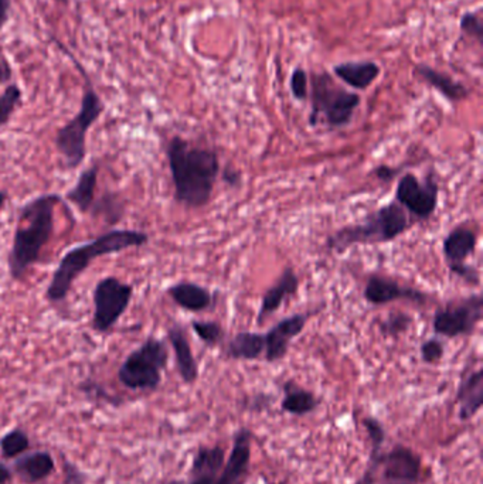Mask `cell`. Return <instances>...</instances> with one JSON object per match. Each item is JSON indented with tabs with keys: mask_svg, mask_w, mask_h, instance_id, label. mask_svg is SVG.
<instances>
[{
	"mask_svg": "<svg viewBox=\"0 0 483 484\" xmlns=\"http://www.w3.org/2000/svg\"><path fill=\"white\" fill-rule=\"evenodd\" d=\"M166 158L175 189V200L188 208L208 206L221 171L217 152L210 148L192 145L182 136H173L166 145Z\"/></svg>",
	"mask_w": 483,
	"mask_h": 484,
	"instance_id": "1",
	"label": "cell"
},
{
	"mask_svg": "<svg viewBox=\"0 0 483 484\" xmlns=\"http://www.w3.org/2000/svg\"><path fill=\"white\" fill-rule=\"evenodd\" d=\"M62 201L59 194H42L20 210L12 248L7 256L10 278L22 281L39 261L43 248L54 233V208Z\"/></svg>",
	"mask_w": 483,
	"mask_h": 484,
	"instance_id": "2",
	"label": "cell"
},
{
	"mask_svg": "<svg viewBox=\"0 0 483 484\" xmlns=\"http://www.w3.org/2000/svg\"><path fill=\"white\" fill-rule=\"evenodd\" d=\"M150 242V236L138 229H111L108 233L70 249L53 274L47 286L46 297L50 304L57 305L69 296L72 285L95 259L117 254L130 248H140Z\"/></svg>",
	"mask_w": 483,
	"mask_h": 484,
	"instance_id": "3",
	"label": "cell"
},
{
	"mask_svg": "<svg viewBox=\"0 0 483 484\" xmlns=\"http://www.w3.org/2000/svg\"><path fill=\"white\" fill-rule=\"evenodd\" d=\"M411 218L397 201L382 206L370 213L363 223L351 224L336 229L326 238L328 251L343 254L356 246H372L394 241L411 227Z\"/></svg>",
	"mask_w": 483,
	"mask_h": 484,
	"instance_id": "4",
	"label": "cell"
},
{
	"mask_svg": "<svg viewBox=\"0 0 483 484\" xmlns=\"http://www.w3.org/2000/svg\"><path fill=\"white\" fill-rule=\"evenodd\" d=\"M57 45H60L59 42H57ZM64 52L69 54L80 74L84 77V90H82L80 110L72 117V120H70L57 131L54 140L57 152L64 159L65 166L70 170H74L84 163L85 156H87L88 131L92 130V126L100 120L105 107L82 65L75 62L72 53L67 52V50Z\"/></svg>",
	"mask_w": 483,
	"mask_h": 484,
	"instance_id": "5",
	"label": "cell"
},
{
	"mask_svg": "<svg viewBox=\"0 0 483 484\" xmlns=\"http://www.w3.org/2000/svg\"><path fill=\"white\" fill-rule=\"evenodd\" d=\"M311 113L309 125L324 123L329 130H341L353 120L361 105V95L339 85L328 72L309 75Z\"/></svg>",
	"mask_w": 483,
	"mask_h": 484,
	"instance_id": "6",
	"label": "cell"
},
{
	"mask_svg": "<svg viewBox=\"0 0 483 484\" xmlns=\"http://www.w3.org/2000/svg\"><path fill=\"white\" fill-rule=\"evenodd\" d=\"M169 363V350L163 340L148 337L123 360L118 380L132 391H153L162 382V373Z\"/></svg>",
	"mask_w": 483,
	"mask_h": 484,
	"instance_id": "7",
	"label": "cell"
},
{
	"mask_svg": "<svg viewBox=\"0 0 483 484\" xmlns=\"http://www.w3.org/2000/svg\"><path fill=\"white\" fill-rule=\"evenodd\" d=\"M483 317V296L480 294L457 297L435 310L432 330L435 336L457 339L474 334Z\"/></svg>",
	"mask_w": 483,
	"mask_h": 484,
	"instance_id": "8",
	"label": "cell"
},
{
	"mask_svg": "<svg viewBox=\"0 0 483 484\" xmlns=\"http://www.w3.org/2000/svg\"><path fill=\"white\" fill-rule=\"evenodd\" d=\"M132 296V285L120 281L117 276L101 279L92 292V329L97 333L110 332L127 312Z\"/></svg>",
	"mask_w": 483,
	"mask_h": 484,
	"instance_id": "9",
	"label": "cell"
},
{
	"mask_svg": "<svg viewBox=\"0 0 483 484\" xmlns=\"http://www.w3.org/2000/svg\"><path fill=\"white\" fill-rule=\"evenodd\" d=\"M369 459L377 465L379 484H420L424 480L422 458L410 446L396 443Z\"/></svg>",
	"mask_w": 483,
	"mask_h": 484,
	"instance_id": "10",
	"label": "cell"
},
{
	"mask_svg": "<svg viewBox=\"0 0 483 484\" xmlns=\"http://www.w3.org/2000/svg\"><path fill=\"white\" fill-rule=\"evenodd\" d=\"M440 186L434 173L420 180L414 173H402L396 188V201L417 221H429L438 206Z\"/></svg>",
	"mask_w": 483,
	"mask_h": 484,
	"instance_id": "11",
	"label": "cell"
},
{
	"mask_svg": "<svg viewBox=\"0 0 483 484\" xmlns=\"http://www.w3.org/2000/svg\"><path fill=\"white\" fill-rule=\"evenodd\" d=\"M367 304L374 306L392 304L396 301H409L414 305H427L430 296L411 286L400 284L396 279L384 275H370L363 291Z\"/></svg>",
	"mask_w": 483,
	"mask_h": 484,
	"instance_id": "12",
	"label": "cell"
},
{
	"mask_svg": "<svg viewBox=\"0 0 483 484\" xmlns=\"http://www.w3.org/2000/svg\"><path fill=\"white\" fill-rule=\"evenodd\" d=\"M253 440V432L248 428L236 431L230 455L226 459L216 484H244L250 475Z\"/></svg>",
	"mask_w": 483,
	"mask_h": 484,
	"instance_id": "13",
	"label": "cell"
},
{
	"mask_svg": "<svg viewBox=\"0 0 483 484\" xmlns=\"http://www.w3.org/2000/svg\"><path fill=\"white\" fill-rule=\"evenodd\" d=\"M306 323H308L306 314L291 315L276 322L264 334L266 336V352H264L266 362L276 363L285 359L291 343L304 332Z\"/></svg>",
	"mask_w": 483,
	"mask_h": 484,
	"instance_id": "14",
	"label": "cell"
},
{
	"mask_svg": "<svg viewBox=\"0 0 483 484\" xmlns=\"http://www.w3.org/2000/svg\"><path fill=\"white\" fill-rule=\"evenodd\" d=\"M298 289L299 276L296 275L295 269L292 268V266H286L279 274L276 281L264 292L260 310L256 315V323L263 326L266 319L276 314L279 307L283 306L289 297L295 296Z\"/></svg>",
	"mask_w": 483,
	"mask_h": 484,
	"instance_id": "15",
	"label": "cell"
},
{
	"mask_svg": "<svg viewBox=\"0 0 483 484\" xmlns=\"http://www.w3.org/2000/svg\"><path fill=\"white\" fill-rule=\"evenodd\" d=\"M226 463V449L220 445L200 446L188 471V484H216Z\"/></svg>",
	"mask_w": 483,
	"mask_h": 484,
	"instance_id": "16",
	"label": "cell"
},
{
	"mask_svg": "<svg viewBox=\"0 0 483 484\" xmlns=\"http://www.w3.org/2000/svg\"><path fill=\"white\" fill-rule=\"evenodd\" d=\"M168 340L175 353L176 368L185 384H195L198 378V364L185 327L175 323L168 329Z\"/></svg>",
	"mask_w": 483,
	"mask_h": 484,
	"instance_id": "17",
	"label": "cell"
},
{
	"mask_svg": "<svg viewBox=\"0 0 483 484\" xmlns=\"http://www.w3.org/2000/svg\"><path fill=\"white\" fill-rule=\"evenodd\" d=\"M458 405V418L462 422L474 420L483 405V370L478 368L462 378L455 395Z\"/></svg>",
	"mask_w": 483,
	"mask_h": 484,
	"instance_id": "18",
	"label": "cell"
},
{
	"mask_svg": "<svg viewBox=\"0 0 483 484\" xmlns=\"http://www.w3.org/2000/svg\"><path fill=\"white\" fill-rule=\"evenodd\" d=\"M477 247L478 234L474 229L465 226L455 227L442 241V254L448 268L467 262L474 256Z\"/></svg>",
	"mask_w": 483,
	"mask_h": 484,
	"instance_id": "19",
	"label": "cell"
},
{
	"mask_svg": "<svg viewBox=\"0 0 483 484\" xmlns=\"http://www.w3.org/2000/svg\"><path fill=\"white\" fill-rule=\"evenodd\" d=\"M168 295L179 307L192 314H201L215 306L216 299L213 294L208 287L195 282H178L170 285L168 287Z\"/></svg>",
	"mask_w": 483,
	"mask_h": 484,
	"instance_id": "20",
	"label": "cell"
},
{
	"mask_svg": "<svg viewBox=\"0 0 483 484\" xmlns=\"http://www.w3.org/2000/svg\"><path fill=\"white\" fill-rule=\"evenodd\" d=\"M414 73L425 84L438 91L445 100L452 103L462 102L469 97V90L467 85L454 80L449 74L435 70L431 65H415Z\"/></svg>",
	"mask_w": 483,
	"mask_h": 484,
	"instance_id": "21",
	"label": "cell"
},
{
	"mask_svg": "<svg viewBox=\"0 0 483 484\" xmlns=\"http://www.w3.org/2000/svg\"><path fill=\"white\" fill-rule=\"evenodd\" d=\"M333 73L353 90L364 91L379 78L380 65L374 62H347L334 65Z\"/></svg>",
	"mask_w": 483,
	"mask_h": 484,
	"instance_id": "22",
	"label": "cell"
},
{
	"mask_svg": "<svg viewBox=\"0 0 483 484\" xmlns=\"http://www.w3.org/2000/svg\"><path fill=\"white\" fill-rule=\"evenodd\" d=\"M14 473L24 483L34 484L44 480L54 470V459L49 452L24 453L14 462Z\"/></svg>",
	"mask_w": 483,
	"mask_h": 484,
	"instance_id": "23",
	"label": "cell"
},
{
	"mask_svg": "<svg viewBox=\"0 0 483 484\" xmlns=\"http://www.w3.org/2000/svg\"><path fill=\"white\" fill-rule=\"evenodd\" d=\"M283 391L284 398L281 401V410L292 417H305V415L316 411L319 403H321V401L312 391L305 390V388L296 384L294 380L284 382Z\"/></svg>",
	"mask_w": 483,
	"mask_h": 484,
	"instance_id": "24",
	"label": "cell"
},
{
	"mask_svg": "<svg viewBox=\"0 0 483 484\" xmlns=\"http://www.w3.org/2000/svg\"><path fill=\"white\" fill-rule=\"evenodd\" d=\"M266 352V336L256 332H240L226 344L224 355L231 360L254 362Z\"/></svg>",
	"mask_w": 483,
	"mask_h": 484,
	"instance_id": "25",
	"label": "cell"
},
{
	"mask_svg": "<svg viewBox=\"0 0 483 484\" xmlns=\"http://www.w3.org/2000/svg\"><path fill=\"white\" fill-rule=\"evenodd\" d=\"M98 175H100V165L94 163V165L82 171V175L78 176L74 188L65 194V198L70 203L74 204L80 213L87 214L92 210V204L95 201Z\"/></svg>",
	"mask_w": 483,
	"mask_h": 484,
	"instance_id": "26",
	"label": "cell"
},
{
	"mask_svg": "<svg viewBox=\"0 0 483 484\" xmlns=\"http://www.w3.org/2000/svg\"><path fill=\"white\" fill-rule=\"evenodd\" d=\"M90 211H92V216L100 217L110 226H115L125 216V203H123L120 194L107 191L97 201H94Z\"/></svg>",
	"mask_w": 483,
	"mask_h": 484,
	"instance_id": "27",
	"label": "cell"
},
{
	"mask_svg": "<svg viewBox=\"0 0 483 484\" xmlns=\"http://www.w3.org/2000/svg\"><path fill=\"white\" fill-rule=\"evenodd\" d=\"M412 319L411 315L406 312H391L386 319L380 320L379 332L380 334L387 339H399L402 334H406L411 329Z\"/></svg>",
	"mask_w": 483,
	"mask_h": 484,
	"instance_id": "28",
	"label": "cell"
},
{
	"mask_svg": "<svg viewBox=\"0 0 483 484\" xmlns=\"http://www.w3.org/2000/svg\"><path fill=\"white\" fill-rule=\"evenodd\" d=\"M24 98V91L17 84H9L0 94V128L6 125Z\"/></svg>",
	"mask_w": 483,
	"mask_h": 484,
	"instance_id": "29",
	"label": "cell"
},
{
	"mask_svg": "<svg viewBox=\"0 0 483 484\" xmlns=\"http://www.w3.org/2000/svg\"><path fill=\"white\" fill-rule=\"evenodd\" d=\"M192 329L208 347H217L223 342L224 329L215 320H192Z\"/></svg>",
	"mask_w": 483,
	"mask_h": 484,
	"instance_id": "30",
	"label": "cell"
},
{
	"mask_svg": "<svg viewBox=\"0 0 483 484\" xmlns=\"http://www.w3.org/2000/svg\"><path fill=\"white\" fill-rule=\"evenodd\" d=\"M29 436L24 431L14 430L7 432L6 435L0 440V449H2V455L5 458H16V456L24 455L29 449Z\"/></svg>",
	"mask_w": 483,
	"mask_h": 484,
	"instance_id": "31",
	"label": "cell"
},
{
	"mask_svg": "<svg viewBox=\"0 0 483 484\" xmlns=\"http://www.w3.org/2000/svg\"><path fill=\"white\" fill-rule=\"evenodd\" d=\"M362 423H363V428L369 436L370 455H379V453L383 452V446L387 438L383 423L374 417H364Z\"/></svg>",
	"mask_w": 483,
	"mask_h": 484,
	"instance_id": "32",
	"label": "cell"
},
{
	"mask_svg": "<svg viewBox=\"0 0 483 484\" xmlns=\"http://www.w3.org/2000/svg\"><path fill=\"white\" fill-rule=\"evenodd\" d=\"M420 354H421V360L425 364H438V363L444 359V342L438 339V337H431V339L425 340V342H422L421 347H420Z\"/></svg>",
	"mask_w": 483,
	"mask_h": 484,
	"instance_id": "33",
	"label": "cell"
},
{
	"mask_svg": "<svg viewBox=\"0 0 483 484\" xmlns=\"http://www.w3.org/2000/svg\"><path fill=\"white\" fill-rule=\"evenodd\" d=\"M292 97L298 101H306L309 97V74L304 68H295L291 74Z\"/></svg>",
	"mask_w": 483,
	"mask_h": 484,
	"instance_id": "34",
	"label": "cell"
},
{
	"mask_svg": "<svg viewBox=\"0 0 483 484\" xmlns=\"http://www.w3.org/2000/svg\"><path fill=\"white\" fill-rule=\"evenodd\" d=\"M459 27L467 36L477 40L479 44L483 42V23L479 15L468 12L464 16L460 17Z\"/></svg>",
	"mask_w": 483,
	"mask_h": 484,
	"instance_id": "35",
	"label": "cell"
},
{
	"mask_svg": "<svg viewBox=\"0 0 483 484\" xmlns=\"http://www.w3.org/2000/svg\"><path fill=\"white\" fill-rule=\"evenodd\" d=\"M273 402V395L266 394V392H256V394L244 397L243 401H241V407L246 411H250V412L261 413L269 410Z\"/></svg>",
	"mask_w": 483,
	"mask_h": 484,
	"instance_id": "36",
	"label": "cell"
},
{
	"mask_svg": "<svg viewBox=\"0 0 483 484\" xmlns=\"http://www.w3.org/2000/svg\"><path fill=\"white\" fill-rule=\"evenodd\" d=\"M448 269L455 276H458L460 281H464L465 284L469 285V286H479L480 272L475 266H472V265H468L467 262H464V264L449 266Z\"/></svg>",
	"mask_w": 483,
	"mask_h": 484,
	"instance_id": "37",
	"label": "cell"
},
{
	"mask_svg": "<svg viewBox=\"0 0 483 484\" xmlns=\"http://www.w3.org/2000/svg\"><path fill=\"white\" fill-rule=\"evenodd\" d=\"M221 180L227 188H240L241 184H243V175L237 169L226 166L221 171Z\"/></svg>",
	"mask_w": 483,
	"mask_h": 484,
	"instance_id": "38",
	"label": "cell"
},
{
	"mask_svg": "<svg viewBox=\"0 0 483 484\" xmlns=\"http://www.w3.org/2000/svg\"><path fill=\"white\" fill-rule=\"evenodd\" d=\"M401 175V169L390 165H379L373 170V176L382 183H391L397 176Z\"/></svg>",
	"mask_w": 483,
	"mask_h": 484,
	"instance_id": "39",
	"label": "cell"
},
{
	"mask_svg": "<svg viewBox=\"0 0 483 484\" xmlns=\"http://www.w3.org/2000/svg\"><path fill=\"white\" fill-rule=\"evenodd\" d=\"M354 484H377V465L373 460H370L362 478L357 479Z\"/></svg>",
	"mask_w": 483,
	"mask_h": 484,
	"instance_id": "40",
	"label": "cell"
},
{
	"mask_svg": "<svg viewBox=\"0 0 483 484\" xmlns=\"http://www.w3.org/2000/svg\"><path fill=\"white\" fill-rule=\"evenodd\" d=\"M14 78V68L4 54H0V85L7 84Z\"/></svg>",
	"mask_w": 483,
	"mask_h": 484,
	"instance_id": "41",
	"label": "cell"
},
{
	"mask_svg": "<svg viewBox=\"0 0 483 484\" xmlns=\"http://www.w3.org/2000/svg\"><path fill=\"white\" fill-rule=\"evenodd\" d=\"M12 0H0V29L9 22Z\"/></svg>",
	"mask_w": 483,
	"mask_h": 484,
	"instance_id": "42",
	"label": "cell"
},
{
	"mask_svg": "<svg viewBox=\"0 0 483 484\" xmlns=\"http://www.w3.org/2000/svg\"><path fill=\"white\" fill-rule=\"evenodd\" d=\"M14 478V473L10 470L9 466L0 462V484H7Z\"/></svg>",
	"mask_w": 483,
	"mask_h": 484,
	"instance_id": "43",
	"label": "cell"
},
{
	"mask_svg": "<svg viewBox=\"0 0 483 484\" xmlns=\"http://www.w3.org/2000/svg\"><path fill=\"white\" fill-rule=\"evenodd\" d=\"M7 201V194L5 191L0 190V213L4 210L5 204Z\"/></svg>",
	"mask_w": 483,
	"mask_h": 484,
	"instance_id": "44",
	"label": "cell"
},
{
	"mask_svg": "<svg viewBox=\"0 0 483 484\" xmlns=\"http://www.w3.org/2000/svg\"><path fill=\"white\" fill-rule=\"evenodd\" d=\"M166 484H188L186 480H170Z\"/></svg>",
	"mask_w": 483,
	"mask_h": 484,
	"instance_id": "45",
	"label": "cell"
},
{
	"mask_svg": "<svg viewBox=\"0 0 483 484\" xmlns=\"http://www.w3.org/2000/svg\"><path fill=\"white\" fill-rule=\"evenodd\" d=\"M54 2H57V4L64 5V6H69L70 0H54Z\"/></svg>",
	"mask_w": 483,
	"mask_h": 484,
	"instance_id": "46",
	"label": "cell"
}]
</instances>
